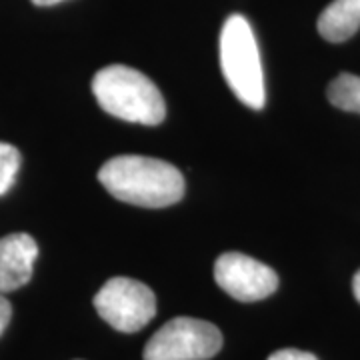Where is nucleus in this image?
<instances>
[{"label": "nucleus", "mask_w": 360, "mask_h": 360, "mask_svg": "<svg viewBox=\"0 0 360 360\" xmlns=\"http://www.w3.org/2000/svg\"><path fill=\"white\" fill-rule=\"evenodd\" d=\"M39 257L37 240L26 232H14L0 238V292H13L32 278Z\"/></svg>", "instance_id": "7"}, {"label": "nucleus", "mask_w": 360, "mask_h": 360, "mask_svg": "<svg viewBox=\"0 0 360 360\" xmlns=\"http://www.w3.org/2000/svg\"><path fill=\"white\" fill-rule=\"evenodd\" d=\"M222 348L220 330L206 321L176 316L146 342L144 360H208Z\"/></svg>", "instance_id": "4"}, {"label": "nucleus", "mask_w": 360, "mask_h": 360, "mask_svg": "<svg viewBox=\"0 0 360 360\" xmlns=\"http://www.w3.org/2000/svg\"><path fill=\"white\" fill-rule=\"evenodd\" d=\"M11 316H13V307L8 302V298L0 292V336L4 335V330L11 322Z\"/></svg>", "instance_id": "12"}, {"label": "nucleus", "mask_w": 360, "mask_h": 360, "mask_svg": "<svg viewBox=\"0 0 360 360\" xmlns=\"http://www.w3.org/2000/svg\"><path fill=\"white\" fill-rule=\"evenodd\" d=\"M94 309L118 333H139L155 319L156 298L141 281L115 276L96 292Z\"/></svg>", "instance_id": "5"}, {"label": "nucleus", "mask_w": 360, "mask_h": 360, "mask_svg": "<svg viewBox=\"0 0 360 360\" xmlns=\"http://www.w3.org/2000/svg\"><path fill=\"white\" fill-rule=\"evenodd\" d=\"M98 180L115 198L144 208L176 205L184 194L179 168L150 156H115L101 167Z\"/></svg>", "instance_id": "1"}, {"label": "nucleus", "mask_w": 360, "mask_h": 360, "mask_svg": "<svg viewBox=\"0 0 360 360\" xmlns=\"http://www.w3.org/2000/svg\"><path fill=\"white\" fill-rule=\"evenodd\" d=\"M92 92L104 112L127 122L155 127L167 116V104L155 82L130 66L101 68L92 78Z\"/></svg>", "instance_id": "2"}, {"label": "nucleus", "mask_w": 360, "mask_h": 360, "mask_svg": "<svg viewBox=\"0 0 360 360\" xmlns=\"http://www.w3.org/2000/svg\"><path fill=\"white\" fill-rule=\"evenodd\" d=\"M214 281L240 302H257L278 288L276 272L243 252H224L214 264Z\"/></svg>", "instance_id": "6"}, {"label": "nucleus", "mask_w": 360, "mask_h": 360, "mask_svg": "<svg viewBox=\"0 0 360 360\" xmlns=\"http://www.w3.org/2000/svg\"><path fill=\"white\" fill-rule=\"evenodd\" d=\"M360 28V0H333L319 16V32L328 42H345Z\"/></svg>", "instance_id": "8"}, {"label": "nucleus", "mask_w": 360, "mask_h": 360, "mask_svg": "<svg viewBox=\"0 0 360 360\" xmlns=\"http://www.w3.org/2000/svg\"><path fill=\"white\" fill-rule=\"evenodd\" d=\"M220 66L231 90L246 106L260 110L266 101L257 37L245 16L232 14L220 30Z\"/></svg>", "instance_id": "3"}, {"label": "nucleus", "mask_w": 360, "mask_h": 360, "mask_svg": "<svg viewBox=\"0 0 360 360\" xmlns=\"http://www.w3.org/2000/svg\"><path fill=\"white\" fill-rule=\"evenodd\" d=\"M326 96L336 108L347 110V112H359L360 115V77L350 75V72L338 75L328 84Z\"/></svg>", "instance_id": "9"}, {"label": "nucleus", "mask_w": 360, "mask_h": 360, "mask_svg": "<svg viewBox=\"0 0 360 360\" xmlns=\"http://www.w3.org/2000/svg\"><path fill=\"white\" fill-rule=\"evenodd\" d=\"M30 2L37 4V6H52V4H58L63 0H30Z\"/></svg>", "instance_id": "14"}, {"label": "nucleus", "mask_w": 360, "mask_h": 360, "mask_svg": "<svg viewBox=\"0 0 360 360\" xmlns=\"http://www.w3.org/2000/svg\"><path fill=\"white\" fill-rule=\"evenodd\" d=\"M352 292H354L356 300L360 302V270L354 274V278H352Z\"/></svg>", "instance_id": "13"}, {"label": "nucleus", "mask_w": 360, "mask_h": 360, "mask_svg": "<svg viewBox=\"0 0 360 360\" xmlns=\"http://www.w3.org/2000/svg\"><path fill=\"white\" fill-rule=\"evenodd\" d=\"M20 162L22 158L18 148L8 142H0V196L13 188L16 174L20 170Z\"/></svg>", "instance_id": "10"}, {"label": "nucleus", "mask_w": 360, "mask_h": 360, "mask_svg": "<svg viewBox=\"0 0 360 360\" xmlns=\"http://www.w3.org/2000/svg\"><path fill=\"white\" fill-rule=\"evenodd\" d=\"M269 360H319L314 354L304 352V350H296V348H283L276 350L269 356Z\"/></svg>", "instance_id": "11"}]
</instances>
